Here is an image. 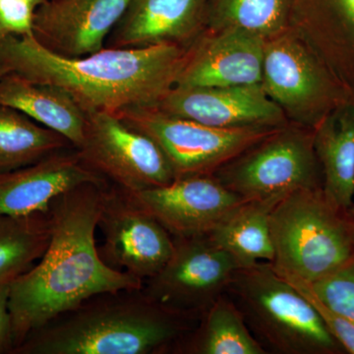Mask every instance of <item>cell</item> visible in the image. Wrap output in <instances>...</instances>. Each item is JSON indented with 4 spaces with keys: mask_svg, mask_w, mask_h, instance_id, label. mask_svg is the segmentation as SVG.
<instances>
[{
    "mask_svg": "<svg viewBox=\"0 0 354 354\" xmlns=\"http://www.w3.org/2000/svg\"><path fill=\"white\" fill-rule=\"evenodd\" d=\"M48 211L22 216H0V283L29 271L50 243Z\"/></svg>",
    "mask_w": 354,
    "mask_h": 354,
    "instance_id": "24",
    "label": "cell"
},
{
    "mask_svg": "<svg viewBox=\"0 0 354 354\" xmlns=\"http://www.w3.org/2000/svg\"><path fill=\"white\" fill-rule=\"evenodd\" d=\"M213 176L246 201H279L293 191L322 187L314 130L288 122L221 165Z\"/></svg>",
    "mask_w": 354,
    "mask_h": 354,
    "instance_id": "6",
    "label": "cell"
},
{
    "mask_svg": "<svg viewBox=\"0 0 354 354\" xmlns=\"http://www.w3.org/2000/svg\"><path fill=\"white\" fill-rule=\"evenodd\" d=\"M278 202L245 201L208 234L241 269L271 263L274 244L270 213Z\"/></svg>",
    "mask_w": 354,
    "mask_h": 354,
    "instance_id": "22",
    "label": "cell"
},
{
    "mask_svg": "<svg viewBox=\"0 0 354 354\" xmlns=\"http://www.w3.org/2000/svg\"><path fill=\"white\" fill-rule=\"evenodd\" d=\"M172 237L171 257L142 288L165 308L200 319L227 293L241 268L208 234Z\"/></svg>",
    "mask_w": 354,
    "mask_h": 354,
    "instance_id": "9",
    "label": "cell"
},
{
    "mask_svg": "<svg viewBox=\"0 0 354 354\" xmlns=\"http://www.w3.org/2000/svg\"><path fill=\"white\" fill-rule=\"evenodd\" d=\"M283 279H286L290 285L295 286L308 300L316 310L325 327L335 337V341L339 342L342 349L348 353L354 354V326L353 324L317 297L306 281L295 278Z\"/></svg>",
    "mask_w": 354,
    "mask_h": 354,
    "instance_id": "27",
    "label": "cell"
},
{
    "mask_svg": "<svg viewBox=\"0 0 354 354\" xmlns=\"http://www.w3.org/2000/svg\"><path fill=\"white\" fill-rule=\"evenodd\" d=\"M227 293L267 353L337 354L344 351L308 300L270 263L239 270Z\"/></svg>",
    "mask_w": 354,
    "mask_h": 354,
    "instance_id": "5",
    "label": "cell"
},
{
    "mask_svg": "<svg viewBox=\"0 0 354 354\" xmlns=\"http://www.w3.org/2000/svg\"><path fill=\"white\" fill-rule=\"evenodd\" d=\"M0 106L17 109L76 149L82 144L87 114L64 88L8 73L0 78Z\"/></svg>",
    "mask_w": 354,
    "mask_h": 354,
    "instance_id": "19",
    "label": "cell"
},
{
    "mask_svg": "<svg viewBox=\"0 0 354 354\" xmlns=\"http://www.w3.org/2000/svg\"><path fill=\"white\" fill-rule=\"evenodd\" d=\"M4 75H6V72H4L3 70L0 69V78H1V77Z\"/></svg>",
    "mask_w": 354,
    "mask_h": 354,
    "instance_id": "31",
    "label": "cell"
},
{
    "mask_svg": "<svg viewBox=\"0 0 354 354\" xmlns=\"http://www.w3.org/2000/svg\"><path fill=\"white\" fill-rule=\"evenodd\" d=\"M261 85L291 123L315 129L335 109L353 102L295 30L267 39Z\"/></svg>",
    "mask_w": 354,
    "mask_h": 354,
    "instance_id": "7",
    "label": "cell"
},
{
    "mask_svg": "<svg viewBox=\"0 0 354 354\" xmlns=\"http://www.w3.org/2000/svg\"><path fill=\"white\" fill-rule=\"evenodd\" d=\"M132 0H46L35 14L32 37L46 50L66 58L104 48L109 34Z\"/></svg>",
    "mask_w": 354,
    "mask_h": 354,
    "instance_id": "15",
    "label": "cell"
},
{
    "mask_svg": "<svg viewBox=\"0 0 354 354\" xmlns=\"http://www.w3.org/2000/svg\"><path fill=\"white\" fill-rule=\"evenodd\" d=\"M208 0H132L104 48L174 44L188 48L206 30Z\"/></svg>",
    "mask_w": 354,
    "mask_h": 354,
    "instance_id": "17",
    "label": "cell"
},
{
    "mask_svg": "<svg viewBox=\"0 0 354 354\" xmlns=\"http://www.w3.org/2000/svg\"><path fill=\"white\" fill-rule=\"evenodd\" d=\"M115 114L160 146L176 178L213 174L221 165L278 129L209 127L165 113L155 106L123 109Z\"/></svg>",
    "mask_w": 354,
    "mask_h": 354,
    "instance_id": "8",
    "label": "cell"
},
{
    "mask_svg": "<svg viewBox=\"0 0 354 354\" xmlns=\"http://www.w3.org/2000/svg\"><path fill=\"white\" fill-rule=\"evenodd\" d=\"M82 144L77 148L88 169L128 192L167 185L176 179L169 160L148 135L118 114L86 113Z\"/></svg>",
    "mask_w": 354,
    "mask_h": 354,
    "instance_id": "10",
    "label": "cell"
},
{
    "mask_svg": "<svg viewBox=\"0 0 354 354\" xmlns=\"http://www.w3.org/2000/svg\"><path fill=\"white\" fill-rule=\"evenodd\" d=\"M129 193L172 236L209 234L246 201L213 174L176 177L167 185Z\"/></svg>",
    "mask_w": 354,
    "mask_h": 354,
    "instance_id": "12",
    "label": "cell"
},
{
    "mask_svg": "<svg viewBox=\"0 0 354 354\" xmlns=\"http://www.w3.org/2000/svg\"><path fill=\"white\" fill-rule=\"evenodd\" d=\"M267 39L239 29L205 30L186 48L176 86L232 87L262 80Z\"/></svg>",
    "mask_w": 354,
    "mask_h": 354,
    "instance_id": "14",
    "label": "cell"
},
{
    "mask_svg": "<svg viewBox=\"0 0 354 354\" xmlns=\"http://www.w3.org/2000/svg\"><path fill=\"white\" fill-rule=\"evenodd\" d=\"M109 181L84 164L76 148L60 151L36 164L0 172V216L48 211L50 203L80 184Z\"/></svg>",
    "mask_w": 354,
    "mask_h": 354,
    "instance_id": "16",
    "label": "cell"
},
{
    "mask_svg": "<svg viewBox=\"0 0 354 354\" xmlns=\"http://www.w3.org/2000/svg\"><path fill=\"white\" fill-rule=\"evenodd\" d=\"M46 0H0V41L32 35L35 14Z\"/></svg>",
    "mask_w": 354,
    "mask_h": 354,
    "instance_id": "28",
    "label": "cell"
},
{
    "mask_svg": "<svg viewBox=\"0 0 354 354\" xmlns=\"http://www.w3.org/2000/svg\"><path fill=\"white\" fill-rule=\"evenodd\" d=\"M174 354H267L241 310L227 293L221 295L184 337Z\"/></svg>",
    "mask_w": 354,
    "mask_h": 354,
    "instance_id": "21",
    "label": "cell"
},
{
    "mask_svg": "<svg viewBox=\"0 0 354 354\" xmlns=\"http://www.w3.org/2000/svg\"><path fill=\"white\" fill-rule=\"evenodd\" d=\"M314 148L324 195L334 206L348 212L354 203V104L332 111L314 129Z\"/></svg>",
    "mask_w": 354,
    "mask_h": 354,
    "instance_id": "20",
    "label": "cell"
},
{
    "mask_svg": "<svg viewBox=\"0 0 354 354\" xmlns=\"http://www.w3.org/2000/svg\"><path fill=\"white\" fill-rule=\"evenodd\" d=\"M353 227H354V216H353Z\"/></svg>",
    "mask_w": 354,
    "mask_h": 354,
    "instance_id": "32",
    "label": "cell"
},
{
    "mask_svg": "<svg viewBox=\"0 0 354 354\" xmlns=\"http://www.w3.org/2000/svg\"><path fill=\"white\" fill-rule=\"evenodd\" d=\"M108 183L80 184L50 203V243L43 257L10 283L16 348L32 330L93 295L143 286L106 264L95 244L102 188Z\"/></svg>",
    "mask_w": 354,
    "mask_h": 354,
    "instance_id": "1",
    "label": "cell"
},
{
    "mask_svg": "<svg viewBox=\"0 0 354 354\" xmlns=\"http://www.w3.org/2000/svg\"><path fill=\"white\" fill-rule=\"evenodd\" d=\"M185 48L158 44L104 48L92 55H55L31 36L0 41V69L34 83L64 88L86 113L156 106L176 86Z\"/></svg>",
    "mask_w": 354,
    "mask_h": 354,
    "instance_id": "2",
    "label": "cell"
},
{
    "mask_svg": "<svg viewBox=\"0 0 354 354\" xmlns=\"http://www.w3.org/2000/svg\"><path fill=\"white\" fill-rule=\"evenodd\" d=\"M199 320L165 308L142 288L104 291L32 330L14 354L174 353Z\"/></svg>",
    "mask_w": 354,
    "mask_h": 354,
    "instance_id": "3",
    "label": "cell"
},
{
    "mask_svg": "<svg viewBox=\"0 0 354 354\" xmlns=\"http://www.w3.org/2000/svg\"><path fill=\"white\" fill-rule=\"evenodd\" d=\"M10 283H0V354H14L16 349L10 306Z\"/></svg>",
    "mask_w": 354,
    "mask_h": 354,
    "instance_id": "29",
    "label": "cell"
},
{
    "mask_svg": "<svg viewBox=\"0 0 354 354\" xmlns=\"http://www.w3.org/2000/svg\"><path fill=\"white\" fill-rule=\"evenodd\" d=\"M73 147L64 136L17 109L0 106V172L36 164Z\"/></svg>",
    "mask_w": 354,
    "mask_h": 354,
    "instance_id": "23",
    "label": "cell"
},
{
    "mask_svg": "<svg viewBox=\"0 0 354 354\" xmlns=\"http://www.w3.org/2000/svg\"><path fill=\"white\" fill-rule=\"evenodd\" d=\"M274 259L283 278L312 283L354 258L353 216L337 208L322 187L293 191L270 213Z\"/></svg>",
    "mask_w": 354,
    "mask_h": 354,
    "instance_id": "4",
    "label": "cell"
},
{
    "mask_svg": "<svg viewBox=\"0 0 354 354\" xmlns=\"http://www.w3.org/2000/svg\"><path fill=\"white\" fill-rule=\"evenodd\" d=\"M295 0H208L206 30L239 29L266 39L290 28Z\"/></svg>",
    "mask_w": 354,
    "mask_h": 354,
    "instance_id": "25",
    "label": "cell"
},
{
    "mask_svg": "<svg viewBox=\"0 0 354 354\" xmlns=\"http://www.w3.org/2000/svg\"><path fill=\"white\" fill-rule=\"evenodd\" d=\"M155 108L218 128H279L290 122L261 83L232 87L174 86Z\"/></svg>",
    "mask_w": 354,
    "mask_h": 354,
    "instance_id": "13",
    "label": "cell"
},
{
    "mask_svg": "<svg viewBox=\"0 0 354 354\" xmlns=\"http://www.w3.org/2000/svg\"><path fill=\"white\" fill-rule=\"evenodd\" d=\"M349 214H351V216H354V203L353 207H351V209H349Z\"/></svg>",
    "mask_w": 354,
    "mask_h": 354,
    "instance_id": "30",
    "label": "cell"
},
{
    "mask_svg": "<svg viewBox=\"0 0 354 354\" xmlns=\"http://www.w3.org/2000/svg\"><path fill=\"white\" fill-rule=\"evenodd\" d=\"M309 286L317 297L354 326V258Z\"/></svg>",
    "mask_w": 354,
    "mask_h": 354,
    "instance_id": "26",
    "label": "cell"
},
{
    "mask_svg": "<svg viewBox=\"0 0 354 354\" xmlns=\"http://www.w3.org/2000/svg\"><path fill=\"white\" fill-rule=\"evenodd\" d=\"M290 28L311 46L354 102V0H295Z\"/></svg>",
    "mask_w": 354,
    "mask_h": 354,
    "instance_id": "18",
    "label": "cell"
},
{
    "mask_svg": "<svg viewBox=\"0 0 354 354\" xmlns=\"http://www.w3.org/2000/svg\"><path fill=\"white\" fill-rule=\"evenodd\" d=\"M97 228L104 234L99 248L104 262L142 283L164 267L174 250L167 228L115 184L102 188Z\"/></svg>",
    "mask_w": 354,
    "mask_h": 354,
    "instance_id": "11",
    "label": "cell"
}]
</instances>
